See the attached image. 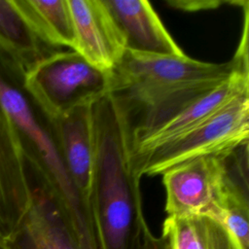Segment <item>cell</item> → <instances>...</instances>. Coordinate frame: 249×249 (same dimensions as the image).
Wrapping results in <instances>:
<instances>
[{"instance_id": "5b68a950", "label": "cell", "mask_w": 249, "mask_h": 249, "mask_svg": "<svg viewBox=\"0 0 249 249\" xmlns=\"http://www.w3.org/2000/svg\"><path fill=\"white\" fill-rule=\"evenodd\" d=\"M228 154L196 158L161 174L167 217L207 215L218 218Z\"/></svg>"}, {"instance_id": "3957f363", "label": "cell", "mask_w": 249, "mask_h": 249, "mask_svg": "<svg viewBox=\"0 0 249 249\" xmlns=\"http://www.w3.org/2000/svg\"><path fill=\"white\" fill-rule=\"evenodd\" d=\"M249 92L239 95L190 130L146 153L131 158L135 173L155 176L204 156L228 154L248 144Z\"/></svg>"}, {"instance_id": "8fae6325", "label": "cell", "mask_w": 249, "mask_h": 249, "mask_svg": "<svg viewBox=\"0 0 249 249\" xmlns=\"http://www.w3.org/2000/svg\"><path fill=\"white\" fill-rule=\"evenodd\" d=\"M57 52L31 29L13 0H0V60L22 80L38 61Z\"/></svg>"}, {"instance_id": "7a4b0ae2", "label": "cell", "mask_w": 249, "mask_h": 249, "mask_svg": "<svg viewBox=\"0 0 249 249\" xmlns=\"http://www.w3.org/2000/svg\"><path fill=\"white\" fill-rule=\"evenodd\" d=\"M248 68V43L240 40L228 62L208 63L184 55H159L125 51L111 71L110 93L127 116L147 109L163 98L197 83L221 80Z\"/></svg>"}, {"instance_id": "30bf717a", "label": "cell", "mask_w": 249, "mask_h": 249, "mask_svg": "<svg viewBox=\"0 0 249 249\" xmlns=\"http://www.w3.org/2000/svg\"><path fill=\"white\" fill-rule=\"evenodd\" d=\"M117 24L125 51L159 55H184L146 0H103Z\"/></svg>"}, {"instance_id": "9c48e42d", "label": "cell", "mask_w": 249, "mask_h": 249, "mask_svg": "<svg viewBox=\"0 0 249 249\" xmlns=\"http://www.w3.org/2000/svg\"><path fill=\"white\" fill-rule=\"evenodd\" d=\"M91 104L78 106L55 119L47 120L67 172L88 204L94 160Z\"/></svg>"}, {"instance_id": "52a82bcc", "label": "cell", "mask_w": 249, "mask_h": 249, "mask_svg": "<svg viewBox=\"0 0 249 249\" xmlns=\"http://www.w3.org/2000/svg\"><path fill=\"white\" fill-rule=\"evenodd\" d=\"M31 202L23 143L0 105V240L18 228Z\"/></svg>"}, {"instance_id": "ba28073f", "label": "cell", "mask_w": 249, "mask_h": 249, "mask_svg": "<svg viewBox=\"0 0 249 249\" xmlns=\"http://www.w3.org/2000/svg\"><path fill=\"white\" fill-rule=\"evenodd\" d=\"M72 14L75 45L95 67L111 72L125 52L123 36L103 0H68Z\"/></svg>"}, {"instance_id": "6da1fadb", "label": "cell", "mask_w": 249, "mask_h": 249, "mask_svg": "<svg viewBox=\"0 0 249 249\" xmlns=\"http://www.w3.org/2000/svg\"><path fill=\"white\" fill-rule=\"evenodd\" d=\"M94 160L89 199L98 249H141L149 230L131 164L126 114L109 92L91 104Z\"/></svg>"}, {"instance_id": "277c9868", "label": "cell", "mask_w": 249, "mask_h": 249, "mask_svg": "<svg viewBox=\"0 0 249 249\" xmlns=\"http://www.w3.org/2000/svg\"><path fill=\"white\" fill-rule=\"evenodd\" d=\"M111 79V72L95 67L71 50L57 51L42 58L21 82L45 118L53 120L109 93Z\"/></svg>"}, {"instance_id": "8992f818", "label": "cell", "mask_w": 249, "mask_h": 249, "mask_svg": "<svg viewBox=\"0 0 249 249\" xmlns=\"http://www.w3.org/2000/svg\"><path fill=\"white\" fill-rule=\"evenodd\" d=\"M31 202L16 231L3 241L7 249H80L53 190L27 160Z\"/></svg>"}, {"instance_id": "2e32d148", "label": "cell", "mask_w": 249, "mask_h": 249, "mask_svg": "<svg viewBox=\"0 0 249 249\" xmlns=\"http://www.w3.org/2000/svg\"><path fill=\"white\" fill-rule=\"evenodd\" d=\"M0 249H7L5 243L2 240H0Z\"/></svg>"}, {"instance_id": "4fadbf2b", "label": "cell", "mask_w": 249, "mask_h": 249, "mask_svg": "<svg viewBox=\"0 0 249 249\" xmlns=\"http://www.w3.org/2000/svg\"><path fill=\"white\" fill-rule=\"evenodd\" d=\"M37 37L48 47L74 49L75 35L68 0H13Z\"/></svg>"}, {"instance_id": "7c38bea8", "label": "cell", "mask_w": 249, "mask_h": 249, "mask_svg": "<svg viewBox=\"0 0 249 249\" xmlns=\"http://www.w3.org/2000/svg\"><path fill=\"white\" fill-rule=\"evenodd\" d=\"M160 236L166 249H240L223 224L207 215L166 217Z\"/></svg>"}, {"instance_id": "9a60e30c", "label": "cell", "mask_w": 249, "mask_h": 249, "mask_svg": "<svg viewBox=\"0 0 249 249\" xmlns=\"http://www.w3.org/2000/svg\"><path fill=\"white\" fill-rule=\"evenodd\" d=\"M141 249H166L165 242L161 236H155L150 229L145 232Z\"/></svg>"}, {"instance_id": "5bb4252c", "label": "cell", "mask_w": 249, "mask_h": 249, "mask_svg": "<svg viewBox=\"0 0 249 249\" xmlns=\"http://www.w3.org/2000/svg\"><path fill=\"white\" fill-rule=\"evenodd\" d=\"M225 2L221 1H169V4L185 11H196L202 9L215 8Z\"/></svg>"}]
</instances>
